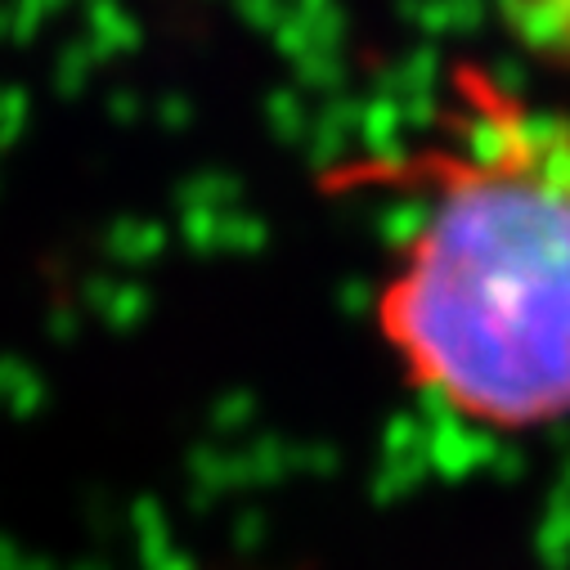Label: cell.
<instances>
[{
    "mask_svg": "<svg viewBox=\"0 0 570 570\" xmlns=\"http://www.w3.org/2000/svg\"><path fill=\"white\" fill-rule=\"evenodd\" d=\"M324 189L417 194L373 302L417 395L485 432L570 422V108L459 59L432 135L337 163Z\"/></svg>",
    "mask_w": 570,
    "mask_h": 570,
    "instance_id": "obj_1",
    "label": "cell"
},
{
    "mask_svg": "<svg viewBox=\"0 0 570 570\" xmlns=\"http://www.w3.org/2000/svg\"><path fill=\"white\" fill-rule=\"evenodd\" d=\"M490 10L530 63L570 81V0H490Z\"/></svg>",
    "mask_w": 570,
    "mask_h": 570,
    "instance_id": "obj_2",
    "label": "cell"
}]
</instances>
